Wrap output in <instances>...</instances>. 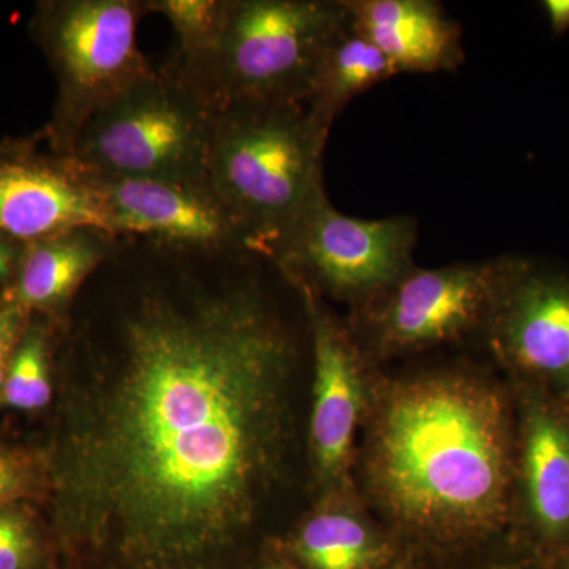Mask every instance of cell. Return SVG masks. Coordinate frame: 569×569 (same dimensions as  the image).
Instances as JSON below:
<instances>
[{"label": "cell", "instance_id": "1", "mask_svg": "<svg viewBox=\"0 0 569 569\" xmlns=\"http://www.w3.org/2000/svg\"><path fill=\"white\" fill-rule=\"evenodd\" d=\"M271 258L118 236L86 287L84 395L54 463L62 533L148 567L201 559L252 526L282 471L293 325Z\"/></svg>", "mask_w": 569, "mask_h": 569}, {"label": "cell", "instance_id": "16", "mask_svg": "<svg viewBox=\"0 0 569 569\" xmlns=\"http://www.w3.org/2000/svg\"><path fill=\"white\" fill-rule=\"evenodd\" d=\"M527 490L531 511L546 530L569 527V433L556 418L535 411L526 441Z\"/></svg>", "mask_w": 569, "mask_h": 569}, {"label": "cell", "instance_id": "2", "mask_svg": "<svg viewBox=\"0 0 569 569\" xmlns=\"http://www.w3.org/2000/svg\"><path fill=\"white\" fill-rule=\"evenodd\" d=\"M508 433L503 400L478 376L432 372L397 381L367 433V493L410 533H485L507 505Z\"/></svg>", "mask_w": 569, "mask_h": 569}, {"label": "cell", "instance_id": "9", "mask_svg": "<svg viewBox=\"0 0 569 569\" xmlns=\"http://www.w3.org/2000/svg\"><path fill=\"white\" fill-rule=\"evenodd\" d=\"M88 173L116 236H137L193 250L257 252L244 224L217 197L209 182L121 178L89 170Z\"/></svg>", "mask_w": 569, "mask_h": 569}, {"label": "cell", "instance_id": "24", "mask_svg": "<svg viewBox=\"0 0 569 569\" xmlns=\"http://www.w3.org/2000/svg\"><path fill=\"white\" fill-rule=\"evenodd\" d=\"M548 13L550 28L556 36H561L569 29V0H546L542 3Z\"/></svg>", "mask_w": 569, "mask_h": 569}, {"label": "cell", "instance_id": "23", "mask_svg": "<svg viewBox=\"0 0 569 569\" xmlns=\"http://www.w3.org/2000/svg\"><path fill=\"white\" fill-rule=\"evenodd\" d=\"M26 242L0 234V283L17 272Z\"/></svg>", "mask_w": 569, "mask_h": 569}, {"label": "cell", "instance_id": "17", "mask_svg": "<svg viewBox=\"0 0 569 569\" xmlns=\"http://www.w3.org/2000/svg\"><path fill=\"white\" fill-rule=\"evenodd\" d=\"M151 13L167 18L178 37V50L168 59L190 88L201 80L222 39L227 0H146Z\"/></svg>", "mask_w": 569, "mask_h": 569}, {"label": "cell", "instance_id": "20", "mask_svg": "<svg viewBox=\"0 0 569 569\" xmlns=\"http://www.w3.org/2000/svg\"><path fill=\"white\" fill-rule=\"evenodd\" d=\"M39 552L28 518L13 509L0 511V569H33Z\"/></svg>", "mask_w": 569, "mask_h": 569}, {"label": "cell", "instance_id": "8", "mask_svg": "<svg viewBox=\"0 0 569 569\" xmlns=\"http://www.w3.org/2000/svg\"><path fill=\"white\" fill-rule=\"evenodd\" d=\"M520 261L458 263L413 268L391 288L359 309L378 353L419 350L488 329L505 296L526 271Z\"/></svg>", "mask_w": 569, "mask_h": 569}, {"label": "cell", "instance_id": "5", "mask_svg": "<svg viewBox=\"0 0 569 569\" xmlns=\"http://www.w3.org/2000/svg\"><path fill=\"white\" fill-rule=\"evenodd\" d=\"M217 112L164 63L97 111L71 157L93 173L208 182Z\"/></svg>", "mask_w": 569, "mask_h": 569}, {"label": "cell", "instance_id": "7", "mask_svg": "<svg viewBox=\"0 0 569 569\" xmlns=\"http://www.w3.org/2000/svg\"><path fill=\"white\" fill-rule=\"evenodd\" d=\"M413 217L358 219L320 194L271 247L284 279L337 299L369 306L413 268Z\"/></svg>", "mask_w": 569, "mask_h": 569}, {"label": "cell", "instance_id": "12", "mask_svg": "<svg viewBox=\"0 0 569 569\" xmlns=\"http://www.w3.org/2000/svg\"><path fill=\"white\" fill-rule=\"evenodd\" d=\"M356 31L383 52L397 74L458 70L462 28L433 0H346Z\"/></svg>", "mask_w": 569, "mask_h": 569}, {"label": "cell", "instance_id": "18", "mask_svg": "<svg viewBox=\"0 0 569 569\" xmlns=\"http://www.w3.org/2000/svg\"><path fill=\"white\" fill-rule=\"evenodd\" d=\"M296 552L312 569H369L376 542L361 520L346 512H325L306 523Z\"/></svg>", "mask_w": 569, "mask_h": 569}, {"label": "cell", "instance_id": "15", "mask_svg": "<svg viewBox=\"0 0 569 569\" xmlns=\"http://www.w3.org/2000/svg\"><path fill=\"white\" fill-rule=\"evenodd\" d=\"M396 74L383 52L356 31L347 18L318 66L305 102L307 111L329 132L337 116L355 97Z\"/></svg>", "mask_w": 569, "mask_h": 569}, {"label": "cell", "instance_id": "10", "mask_svg": "<svg viewBox=\"0 0 569 569\" xmlns=\"http://www.w3.org/2000/svg\"><path fill=\"white\" fill-rule=\"evenodd\" d=\"M82 227L112 233L84 167L58 152H0V234L32 242Z\"/></svg>", "mask_w": 569, "mask_h": 569}, {"label": "cell", "instance_id": "11", "mask_svg": "<svg viewBox=\"0 0 569 569\" xmlns=\"http://www.w3.org/2000/svg\"><path fill=\"white\" fill-rule=\"evenodd\" d=\"M293 287L305 306L316 367L310 440L318 471L332 481L348 466L362 413V359L353 337L325 309L316 291Z\"/></svg>", "mask_w": 569, "mask_h": 569}, {"label": "cell", "instance_id": "22", "mask_svg": "<svg viewBox=\"0 0 569 569\" xmlns=\"http://www.w3.org/2000/svg\"><path fill=\"white\" fill-rule=\"evenodd\" d=\"M31 468L21 456L0 452V503L17 497L28 486Z\"/></svg>", "mask_w": 569, "mask_h": 569}, {"label": "cell", "instance_id": "4", "mask_svg": "<svg viewBox=\"0 0 569 569\" xmlns=\"http://www.w3.org/2000/svg\"><path fill=\"white\" fill-rule=\"evenodd\" d=\"M346 0H227L219 50L194 91L213 107L305 103Z\"/></svg>", "mask_w": 569, "mask_h": 569}, {"label": "cell", "instance_id": "13", "mask_svg": "<svg viewBox=\"0 0 569 569\" xmlns=\"http://www.w3.org/2000/svg\"><path fill=\"white\" fill-rule=\"evenodd\" d=\"M501 355L531 372L569 373V282L523 271L488 328Z\"/></svg>", "mask_w": 569, "mask_h": 569}, {"label": "cell", "instance_id": "14", "mask_svg": "<svg viewBox=\"0 0 569 569\" xmlns=\"http://www.w3.org/2000/svg\"><path fill=\"white\" fill-rule=\"evenodd\" d=\"M116 238L103 228L82 227L26 242L11 305L24 313L63 309L107 260Z\"/></svg>", "mask_w": 569, "mask_h": 569}, {"label": "cell", "instance_id": "3", "mask_svg": "<svg viewBox=\"0 0 569 569\" xmlns=\"http://www.w3.org/2000/svg\"><path fill=\"white\" fill-rule=\"evenodd\" d=\"M329 132L305 103H228L217 112L208 182L258 253L271 247L320 194Z\"/></svg>", "mask_w": 569, "mask_h": 569}, {"label": "cell", "instance_id": "6", "mask_svg": "<svg viewBox=\"0 0 569 569\" xmlns=\"http://www.w3.org/2000/svg\"><path fill=\"white\" fill-rule=\"evenodd\" d=\"M146 0H59L41 7L37 31L59 81L52 151L71 157L97 111L151 77L138 28Z\"/></svg>", "mask_w": 569, "mask_h": 569}, {"label": "cell", "instance_id": "19", "mask_svg": "<svg viewBox=\"0 0 569 569\" xmlns=\"http://www.w3.org/2000/svg\"><path fill=\"white\" fill-rule=\"evenodd\" d=\"M6 406L20 410H39L51 400L50 367H48V335L40 326L22 332L11 358L3 385Z\"/></svg>", "mask_w": 569, "mask_h": 569}, {"label": "cell", "instance_id": "21", "mask_svg": "<svg viewBox=\"0 0 569 569\" xmlns=\"http://www.w3.org/2000/svg\"><path fill=\"white\" fill-rule=\"evenodd\" d=\"M26 313L20 307L6 305L0 307V399H2L3 385L9 373L11 358L21 340V326Z\"/></svg>", "mask_w": 569, "mask_h": 569}]
</instances>
